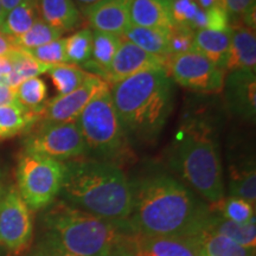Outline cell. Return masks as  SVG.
<instances>
[{"instance_id":"cell-43","label":"cell","mask_w":256,"mask_h":256,"mask_svg":"<svg viewBox=\"0 0 256 256\" xmlns=\"http://www.w3.org/2000/svg\"><path fill=\"white\" fill-rule=\"evenodd\" d=\"M127 242V241H126ZM126 242L124 243L122 246H121V247L118 249L116 252H114V255L113 256H133V254H132V252L130 250V248L127 247V244H126Z\"/></svg>"},{"instance_id":"cell-5","label":"cell","mask_w":256,"mask_h":256,"mask_svg":"<svg viewBox=\"0 0 256 256\" xmlns=\"http://www.w3.org/2000/svg\"><path fill=\"white\" fill-rule=\"evenodd\" d=\"M46 209L43 238L75 256H113L130 235L128 222L101 218L63 200Z\"/></svg>"},{"instance_id":"cell-28","label":"cell","mask_w":256,"mask_h":256,"mask_svg":"<svg viewBox=\"0 0 256 256\" xmlns=\"http://www.w3.org/2000/svg\"><path fill=\"white\" fill-rule=\"evenodd\" d=\"M46 74L52 81L57 95H66L81 87L90 72L75 64L66 63L50 66Z\"/></svg>"},{"instance_id":"cell-32","label":"cell","mask_w":256,"mask_h":256,"mask_svg":"<svg viewBox=\"0 0 256 256\" xmlns=\"http://www.w3.org/2000/svg\"><path fill=\"white\" fill-rule=\"evenodd\" d=\"M92 50V30L82 28L66 38V52L70 64L82 66L90 60Z\"/></svg>"},{"instance_id":"cell-17","label":"cell","mask_w":256,"mask_h":256,"mask_svg":"<svg viewBox=\"0 0 256 256\" xmlns=\"http://www.w3.org/2000/svg\"><path fill=\"white\" fill-rule=\"evenodd\" d=\"M130 25L172 32L176 28L172 18V0H133Z\"/></svg>"},{"instance_id":"cell-46","label":"cell","mask_w":256,"mask_h":256,"mask_svg":"<svg viewBox=\"0 0 256 256\" xmlns=\"http://www.w3.org/2000/svg\"><path fill=\"white\" fill-rule=\"evenodd\" d=\"M0 256H5V252L2 249H0Z\"/></svg>"},{"instance_id":"cell-13","label":"cell","mask_w":256,"mask_h":256,"mask_svg":"<svg viewBox=\"0 0 256 256\" xmlns=\"http://www.w3.org/2000/svg\"><path fill=\"white\" fill-rule=\"evenodd\" d=\"M229 110L242 120L256 115V72L235 70L224 76L223 89Z\"/></svg>"},{"instance_id":"cell-45","label":"cell","mask_w":256,"mask_h":256,"mask_svg":"<svg viewBox=\"0 0 256 256\" xmlns=\"http://www.w3.org/2000/svg\"><path fill=\"white\" fill-rule=\"evenodd\" d=\"M5 11L2 8V0H0V28L2 26V23H4V19H5Z\"/></svg>"},{"instance_id":"cell-14","label":"cell","mask_w":256,"mask_h":256,"mask_svg":"<svg viewBox=\"0 0 256 256\" xmlns=\"http://www.w3.org/2000/svg\"><path fill=\"white\" fill-rule=\"evenodd\" d=\"M126 244L133 256H200L197 238L130 235Z\"/></svg>"},{"instance_id":"cell-3","label":"cell","mask_w":256,"mask_h":256,"mask_svg":"<svg viewBox=\"0 0 256 256\" xmlns=\"http://www.w3.org/2000/svg\"><path fill=\"white\" fill-rule=\"evenodd\" d=\"M126 136L152 142L174 110V81L166 70H150L115 83L110 89Z\"/></svg>"},{"instance_id":"cell-30","label":"cell","mask_w":256,"mask_h":256,"mask_svg":"<svg viewBox=\"0 0 256 256\" xmlns=\"http://www.w3.org/2000/svg\"><path fill=\"white\" fill-rule=\"evenodd\" d=\"M172 18L177 28L198 31L206 26V10L197 0H172Z\"/></svg>"},{"instance_id":"cell-47","label":"cell","mask_w":256,"mask_h":256,"mask_svg":"<svg viewBox=\"0 0 256 256\" xmlns=\"http://www.w3.org/2000/svg\"><path fill=\"white\" fill-rule=\"evenodd\" d=\"M2 186H0V196H2Z\"/></svg>"},{"instance_id":"cell-35","label":"cell","mask_w":256,"mask_h":256,"mask_svg":"<svg viewBox=\"0 0 256 256\" xmlns=\"http://www.w3.org/2000/svg\"><path fill=\"white\" fill-rule=\"evenodd\" d=\"M229 19L241 20L246 26L255 28V0H223Z\"/></svg>"},{"instance_id":"cell-48","label":"cell","mask_w":256,"mask_h":256,"mask_svg":"<svg viewBox=\"0 0 256 256\" xmlns=\"http://www.w3.org/2000/svg\"><path fill=\"white\" fill-rule=\"evenodd\" d=\"M200 256H202V255H200Z\"/></svg>"},{"instance_id":"cell-4","label":"cell","mask_w":256,"mask_h":256,"mask_svg":"<svg viewBox=\"0 0 256 256\" xmlns=\"http://www.w3.org/2000/svg\"><path fill=\"white\" fill-rule=\"evenodd\" d=\"M172 170L211 206L224 200L223 168L215 130L208 121L191 119L180 127L170 148Z\"/></svg>"},{"instance_id":"cell-40","label":"cell","mask_w":256,"mask_h":256,"mask_svg":"<svg viewBox=\"0 0 256 256\" xmlns=\"http://www.w3.org/2000/svg\"><path fill=\"white\" fill-rule=\"evenodd\" d=\"M11 72H12V66H11V62H10V60L8 57L0 56V82L5 83L6 84Z\"/></svg>"},{"instance_id":"cell-24","label":"cell","mask_w":256,"mask_h":256,"mask_svg":"<svg viewBox=\"0 0 256 256\" xmlns=\"http://www.w3.org/2000/svg\"><path fill=\"white\" fill-rule=\"evenodd\" d=\"M229 194L254 204L256 202V171L252 159L240 162L230 166Z\"/></svg>"},{"instance_id":"cell-12","label":"cell","mask_w":256,"mask_h":256,"mask_svg":"<svg viewBox=\"0 0 256 256\" xmlns=\"http://www.w3.org/2000/svg\"><path fill=\"white\" fill-rule=\"evenodd\" d=\"M166 64L165 60L146 52L122 38L119 50L106 74L104 81L108 86H114L136 74L150 70H166Z\"/></svg>"},{"instance_id":"cell-19","label":"cell","mask_w":256,"mask_h":256,"mask_svg":"<svg viewBox=\"0 0 256 256\" xmlns=\"http://www.w3.org/2000/svg\"><path fill=\"white\" fill-rule=\"evenodd\" d=\"M121 42L122 37L116 34L92 30V57L81 68L104 80L106 74L119 50Z\"/></svg>"},{"instance_id":"cell-27","label":"cell","mask_w":256,"mask_h":256,"mask_svg":"<svg viewBox=\"0 0 256 256\" xmlns=\"http://www.w3.org/2000/svg\"><path fill=\"white\" fill-rule=\"evenodd\" d=\"M202 256H255L254 248H247L218 234L204 230L197 236Z\"/></svg>"},{"instance_id":"cell-49","label":"cell","mask_w":256,"mask_h":256,"mask_svg":"<svg viewBox=\"0 0 256 256\" xmlns=\"http://www.w3.org/2000/svg\"><path fill=\"white\" fill-rule=\"evenodd\" d=\"M30 256H31V255H30Z\"/></svg>"},{"instance_id":"cell-39","label":"cell","mask_w":256,"mask_h":256,"mask_svg":"<svg viewBox=\"0 0 256 256\" xmlns=\"http://www.w3.org/2000/svg\"><path fill=\"white\" fill-rule=\"evenodd\" d=\"M16 48L17 46L14 44V37H10L0 31V56L6 57Z\"/></svg>"},{"instance_id":"cell-23","label":"cell","mask_w":256,"mask_h":256,"mask_svg":"<svg viewBox=\"0 0 256 256\" xmlns=\"http://www.w3.org/2000/svg\"><path fill=\"white\" fill-rule=\"evenodd\" d=\"M40 121V115L25 110L18 102L0 106V142L28 132Z\"/></svg>"},{"instance_id":"cell-41","label":"cell","mask_w":256,"mask_h":256,"mask_svg":"<svg viewBox=\"0 0 256 256\" xmlns=\"http://www.w3.org/2000/svg\"><path fill=\"white\" fill-rule=\"evenodd\" d=\"M197 2L200 4V8L204 10H209L212 8H224L223 0H197Z\"/></svg>"},{"instance_id":"cell-29","label":"cell","mask_w":256,"mask_h":256,"mask_svg":"<svg viewBox=\"0 0 256 256\" xmlns=\"http://www.w3.org/2000/svg\"><path fill=\"white\" fill-rule=\"evenodd\" d=\"M48 87L40 78L25 80L16 88V100L25 110L40 115L46 104Z\"/></svg>"},{"instance_id":"cell-18","label":"cell","mask_w":256,"mask_h":256,"mask_svg":"<svg viewBox=\"0 0 256 256\" xmlns=\"http://www.w3.org/2000/svg\"><path fill=\"white\" fill-rule=\"evenodd\" d=\"M232 46V28L224 30L194 31V50L206 57L214 66L223 70Z\"/></svg>"},{"instance_id":"cell-10","label":"cell","mask_w":256,"mask_h":256,"mask_svg":"<svg viewBox=\"0 0 256 256\" xmlns=\"http://www.w3.org/2000/svg\"><path fill=\"white\" fill-rule=\"evenodd\" d=\"M166 72L182 87L200 92H218L223 89V70L214 66L197 50L170 57Z\"/></svg>"},{"instance_id":"cell-26","label":"cell","mask_w":256,"mask_h":256,"mask_svg":"<svg viewBox=\"0 0 256 256\" xmlns=\"http://www.w3.org/2000/svg\"><path fill=\"white\" fill-rule=\"evenodd\" d=\"M38 14L40 12H38L37 0H24L6 14L0 31L14 38L23 36L36 23L37 19H40Z\"/></svg>"},{"instance_id":"cell-6","label":"cell","mask_w":256,"mask_h":256,"mask_svg":"<svg viewBox=\"0 0 256 256\" xmlns=\"http://www.w3.org/2000/svg\"><path fill=\"white\" fill-rule=\"evenodd\" d=\"M76 124L87 145L88 153L108 162L121 154L127 136L115 108L110 86L92 98Z\"/></svg>"},{"instance_id":"cell-33","label":"cell","mask_w":256,"mask_h":256,"mask_svg":"<svg viewBox=\"0 0 256 256\" xmlns=\"http://www.w3.org/2000/svg\"><path fill=\"white\" fill-rule=\"evenodd\" d=\"M215 210L224 218L235 223L246 224L255 220V206L242 198L229 197L223 200L220 204L215 206Z\"/></svg>"},{"instance_id":"cell-36","label":"cell","mask_w":256,"mask_h":256,"mask_svg":"<svg viewBox=\"0 0 256 256\" xmlns=\"http://www.w3.org/2000/svg\"><path fill=\"white\" fill-rule=\"evenodd\" d=\"M170 49H171V57L194 50V31L176 26L174 30L171 32Z\"/></svg>"},{"instance_id":"cell-15","label":"cell","mask_w":256,"mask_h":256,"mask_svg":"<svg viewBox=\"0 0 256 256\" xmlns=\"http://www.w3.org/2000/svg\"><path fill=\"white\" fill-rule=\"evenodd\" d=\"M133 0H100L83 8V14L94 31L122 36L130 26Z\"/></svg>"},{"instance_id":"cell-21","label":"cell","mask_w":256,"mask_h":256,"mask_svg":"<svg viewBox=\"0 0 256 256\" xmlns=\"http://www.w3.org/2000/svg\"><path fill=\"white\" fill-rule=\"evenodd\" d=\"M121 37L130 40L146 52L165 60L166 62L171 57V49H170L171 32L170 31L130 25Z\"/></svg>"},{"instance_id":"cell-1","label":"cell","mask_w":256,"mask_h":256,"mask_svg":"<svg viewBox=\"0 0 256 256\" xmlns=\"http://www.w3.org/2000/svg\"><path fill=\"white\" fill-rule=\"evenodd\" d=\"M130 185V235L197 238L206 230L211 209L180 180L166 174H151Z\"/></svg>"},{"instance_id":"cell-25","label":"cell","mask_w":256,"mask_h":256,"mask_svg":"<svg viewBox=\"0 0 256 256\" xmlns=\"http://www.w3.org/2000/svg\"><path fill=\"white\" fill-rule=\"evenodd\" d=\"M8 58L12 66V72L10 74L6 84L16 89L25 80L38 78L42 74H46L49 66L38 62L28 50L22 48H16L8 54Z\"/></svg>"},{"instance_id":"cell-16","label":"cell","mask_w":256,"mask_h":256,"mask_svg":"<svg viewBox=\"0 0 256 256\" xmlns=\"http://www.w3.org/2000/svg\"><path fill=\"white\" fill-rule=\"evenodd\" d=\"M232 28V46L224 72L244 70L256 72L255 28L240 24Z\"/></svg>"},{"instance_id":"cell-11","label":"cell","mask_w":256,"mask_h":256,"mask_svg":"<svg viewBox=\"0 0 256 256\" xmlns=\"http://www.w3.org/2000/svg\"><path fill=\"white\" fill-rule=\"evenodd\" d=\"M107 86L104 80L89 74L84 83L76 90L66 95H57L48 101L40 120L42 124L74 122L92 98Z\"/></svg>"},{"instance_id":"cell-22","label":"cell","mask_w":256,"mask_h":256,"mask_svg":"<svg viewBox=\"0 0 256 256\" xmlns=\"http://www.w3.org/2000/svg\"><path fill=\"white\" fill-rule=\"evenodd\" d=\"M206 232L218 234L224 238H228L232 241L238 243L247 248H254L256 244V226L255 220L246 224L232 222L224 218L220 212L211 210V215L208 220Z\"/></svg>"},{"instance_id":"cell-2","label":"cell","mask_w":256,"mask_h":256,"mask_svg":"<svg viewBox=\"0 0 256 256\" xmlns=\"http://www.w3.org/2000/svg\"><path fill=\"white\" fill-rule=\"evenodd\" d=\"M60 196L70 206L101 218L128 222L133 206L132 185L119 166L108 160L66 162Z\"/></svg>"},{"instance_id":"cell-37","label":"cell","mask_w":256,"mask_h":256,"mask_svg":"<svg viewBox=\"0 0 256 256\" xmlns=\"http://www.w3.org/2000/svg\"><path fill=\"white\" fill-rule=\"evenodd\" d=\"M31 256H75L72 254H69L66 250H63L62 248L57 247L56 244H54L52 242H50L49 240L42 238V241L38 243L36 250L32 252Z\"/></svg>"},{"instance_id":"cell-7","label":"cell","mask_w":256,"mask_h":256,"mask_svg":"<svg viewBox=\"0 0 256 256\" xmlns=\"http://www.w3.org/2000/svg\"><path fill=\"white\" fill-rule=\"evenodd\" d=\"M17 190L28 209L50 206L62 190L66 164L48 156L23 152L17 165Z\"/></svg>"},{"instance_id":"cell-9","label":"cell","mask_w":256,"mask_h":256,"mask_svg":"<svg viewBox=\"0 0 256 256\" xmlns=\"http://www.w3.org/2000/svg\"><path fill=\"white\" fill-rule=\"evenodd\" d=\"M34 222L17 188L11 186L0 196V249L10 254H20L30 246Z\"/></svg>"},{"instance_id":"cell-34","label":"cell","mask_w":256,"mask_h":256,"mask_svg":"<svg viewBox=\"0 0 256 256\" xmlns=\"http://www.w3.org/2000/svg\"><path fill=\"white\" fill-rule=\"evenodd\" d=\"M38 62L46 66H60V64H66L68 57L66 52V38H58L44 46L34 48V49L28 50Z\"/></svg>"},{"instance_id":"cell-42","label":"cell","mask_w":256,"mask_h":256,"mask_svg":"<svg viewBox=\"0 0 256 256\" xmlns=\"http://www.w3.org/2000/svg\"><path fill=\"white\" fill-rule=\"evenodd\" d=\"M24 0H2V8H4L5 14L14 10L16 6H18L20 2H23Z\"/></svg>"},{"instance_id":"cell-8","label":"cell","mask_w":256,"mask_h":256,"mask_svg":"<svg viewBox=\"0 0 256 256\" xmlns=\"http://www.w3.org/2000/svg\"><path fill=\"white\" fill-rule=\"evenodd\" d=\"M24 152L40 154L66 162L88 153L87 145L76 124H40L24 140Z\"/></svg>"},{"instance_id":"cell-44","label":"cell","mask_w":256,"mask_h":256,"mask_svg":"<svg viewBox=\"0 0 256 256\" xmlns=\"http://www.w3.org/2000/svg\"><path fill=\"white\" fill-rule=\"evenodd\" d=\"M78 2V4L81 5L83 8H88V6H92V5L96 4V2H98L100 0H74V2Z\"/></svg>"},{"instance_id":"cell-31","label":"cell","mask_w":256,"mask_h":256,"mask_svg":"<svg viewBox=\"0 0 256 256\" xmlns=\"http://www.w3.org/2000/svg\"><path fill=\"white\" fill-rule=\"evenodd\" d=\"M63 32L58 28H52L43 19H37L36 23L32 25L30 30L25 32L23 36L14 38V44L18 48L25 50H31L34 48L42 46L44 44L50 43V42L58 40L62 37Z\"/></svg>"},{"instance_id":"cell-38","label":"cell","mask_w":256,"mask_h":256,"mask_svg":"<svg viewBox=\"0 0 256 256\" xmlns=\"http://www.w3.org/2000/svg\"><path fill=\"white\" fill-rule=\"evenodd\" d=\"M16 89L0 82V106L16 104Z\"/></svg>"},{"instance_id":"cell-20","label":"cell","mask_w":256,"mask_h":256,"mask_svg":"<svg viewBox=\"0 0 256 256\" xmlns=\"http://www.w3.org/2000/svg\"><path fill=\"white\" fill-rule=\"evenodd\" d=\"M37 5L40 19L63 34L75 30L82 20L74 0H37Z\"/></svg>"}]
</instances>
